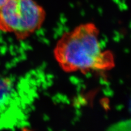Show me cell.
Wrapping results in <instances>:
<instances>
[{
	"label": "cell",
	"instance_id": "1",
	"mask_svg": "<svg viewBox=\"0 0 131 131\" xmlns=\"http://www.w3.org/2000/svg\"><path fill=\"white\" fill-rule=\"evenodd\" d=\"M100 31L92 23L81 24L66 32L54 50L57 63L66 72L86 73L110 70L115 66L113 53L103 50L99 41Z\"/></svg>",
	"mask_w": 131,
	"mask_h": 131
},
{
	"label": "cell",
	"instance_id": "4",
	"mask_svg": "<svg viewBox=\"0 0 131 131\" xmlns=\"http://www.w3.org/2000/svg\"><path fill=\"white\" fill-rule=\"evenodd\" d=\"M8 0H0V8L3 6Z\"/></svg>",
	"mask_w": 131,
	"mask_h": 131
},
{
	"label": "cell",
	"instance_id": "2",
	"mask_svg": "<svg viewBox=\"0 0 131 131\" xmlns=\"http://www.w3.org/2000/svg\"><path fill=\"white\" fill-rule=\"evenodd\" d=\"M46 16L44 8L35 0H8L0 8V31L24 40L39 29Z\"/></svg>",
	"mask_w": 131,
	"mask_h": 131
},
{
	"label": "cell",
	"instance_id": "3",
	"mask_svg": "<svg viewBox=\"0 0 131 131\" xmlns=\"http://www.w3.org/2000/svg\"><path fill=\"white\" fill-rule=\"evenodd\" d=\"M16 97L13 82L8 78L0 75V127L12 124L13 113L11 112L16 105Z\"/></svg>",
	"mask_w": 131,
	"mask_h": 131
}]
</instances>
